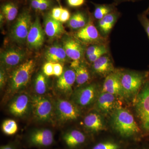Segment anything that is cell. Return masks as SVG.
<instances>
[{"instance_id": "6da1fadb", "label": "cell", "mask_w": 149, "mask_h": 149, "mask_svg": "<svg viewBox=\"0 0 149 149\" xmlns=\"http://www.w3.org/2000/svg\"><path fill=\"white\" fill-rule=\"evenodd\" d=\"M111 119L115 130L123 137H130L141 131L133 115L125 109L117 108L114 109Z\"/></svg>"}, {"instance_id": "7a4b0ae2", "label": "cell", "mask_w": 149, "mask_h": 149, "mask_svg": "<svg viewBox=\"0 0 149 149\" xmlns=\"http://www.w3.org/2000/svg\"><path fill=\"white\" fill-rule=\"evenodd\" d=\"M148 74L149 72L147 71H120L123 96L128 97L139 93L146 80Z\"/></svg>"}, {"instance_id": "3957f363", "label": "cell", "mask_w": 149, "mask_h": 149, "mask_svg": "<svg viewBox=\"0 0 149 149\" xmlns=\"http://www.w3.org/2000/svg\"><path fill=\"white\" fill-rule=\"evenodd\" d=\"M135 110L142 128L146 133H149V72L148 78L136 98Z\"/></svg>"}, {"instance_id": "277c9868", "label": "cell", "mask_w": 149, "mask_h": 149, "mask_svg": "<svg viewBox=\"0 0 149 149\" xmlns=\"http://www.w3.org/2000/svg\"><path fill=\"white\" fill-rule=\"evenodd\" d=\"M35 67V61L30 60L24 62L14 71L10 80L11 92H16L27 85Z\"/></svg>"}, {"instance_id": "5b68a950", "label": "cell", "mask_w": 149, "mask_h": 149, "mask_svg": "<svg viewBox=\"0 0 149 149\" xmlns=\"http://www.w3.org/2000/svg\"><path fill=\"white\" fill-rule=\"evenodd\" d=\"M26 141L29 147L47 148L54 143L52 131L47 128H40L32 130L27 135Z\"/></svg>"}, {"instance_id": "8992f818", "label": "cell", "mask_w": 149, "mask_h": 149, "mask_svg": "<svg viewBox=\"0 0 149 149\" xmlns=\"http://www.w3.org/2000/svg\"><path fill=\"white\" fill-rule=\"evenodd\" d=\"M32 23L31 15L28 12H24L21 14L11 32L13 40L18 43H23L27 41Z\"/></svg>"}, {"instance_id": "52a82bcc", "label": "cell", "mask_w": 149, "mask_h": 149, "mask_svg": "<svg viewBox=\"0 0 149 149\" xmlns=\"http://www.w3.org/2000/svg\"><path fill=\"white\" fill-rule=\"evenodd\" d=\"M34 116L40 121H48L53 112V106L49 100L40 95L32 97L31 102Z\"/></svg>"}, {"instance_id": "ba28073f", "label": "cell", "mask_w": 149, "mask_h": 149, "mask_svg": "<svg viewBox=\"0 0 149 149\" xmlns=\"http://www.w3.org/2000/svg\"><path fill=\"white\" fill-rule=\"evenodd\" d=\"M56 108L58 117L61 121L74 120L80 116V111L77 107L63 99H58L56 101Z\"/></svg>"}, {"instance_id": "9c48e42d", "label": "cell", "mask_w": 149, "mask_h": 149, "mask_svg": "<svg viewBox=\"0 0 149 149\" xmlns=\"http://www.w3.org/2000/svg\"><path fill=\"white\" fill-rule=\"evenodd\" d=\"M97 86L95 84L80 88L74 93L73 101L80 106H88L93 103L95 100L97 96Z\"/></svg>"}, {"instance_id": "30bf717a", "label": "cell", "mask_w": 149, "mask_h": 149, "mask_svg": "<svg viewBox=\"0 0 149 149\" xmlns=\"http://www.w3.org/2000/svg\"><path fill=\"white\" fill-rule=\"evenodd\" d=\"M76 37L81 41L86 43L104 44L105 39L100 35L97 29L90 21L85 27L77 31Z\"/></svg>"}, {"instance_id": "8fae6325", "label": "cell", "mask_w": 149, "mask_h": 149, "mask_svg": "<svg viewBox=\"0 0 149 149\" xmlns=\"http://www.w3.org/2000/svg\"><path fill=\"white\" fill-rule=\"evenodd\" d=\"M45 41V32L41 26L39 18L32 23L27 39L29 47L38 49L42 46Z\"/></svg>"}, {"instance_id": "7c38bea8", "label": "cell", "mask_w": 149, "mask_h": 149, "mask_svg": "<svg viewBox=\"0 0 149 149\" xmlns=\"http://www.w3.org/2000/svg\"><path fill=\"white\" fill-rule=\"evenodd\" d=\"M102 93H109L116 96H123L120 71H114L107 75L104 82Z\"/></svg>"}, {"instance_id": "4fadbf2b", "label": "cell", "mask_w": 149, "mask_h": 149, "mask_svg": "<svg viewBox=\"0 0 149 149\" xmlns=\"http://www.w3.org/2000/svg\"><path fill=\"white\" fill-rule=\"evenodd\" d=\"M29 96L21 94L17 96L10 104L9 109L10 113L16 117H22L26 114L30 106Z\"/></svg>"}, {"instance_id": "5bb4252c", "label": "cell", "mask_w": 149, "mask_h": 149, "mask_svg": "<svg viewBox=\"0 0 149 149\" xmlns=\"http://www.w3.org/2000/svg\"><path fill=\"white\" fill-rule=\"evenodd\" d=\"M62 139L68 148L74 149L80 146L86 140L85 134L77 130L67 131L62 136Z\"/></svg>"}, {"instance_id": "9a60e30c", "label": "cell", "mask_w": 149, "mask_h": 149, "mask_svg": "<svg viewBox=\"0 0 149 149\" xmlns=\"http://www.w3.org/2000/svg\"><path fill=\"white\" fill-rule=\"evenodd\" d=\"M63 47L67 56L72 61H80V59L83 56L84 49L77 40L73 38H68L65 40Z\"/></svg>"}, {"instance_id": "2e32d148", "label": "cell", "mask_w": 149, "mask_h": 149, "mask_svg": "<svg viewBox=\"0 0 149 149\" xmlns=\"http://www.w3.org/2000/svg\"><path fill=\"white\" fill-rule=\"evenodd\" d=\"M25 53L18 49H9L1 54V61L7 67L16 66L24 59Z\"/></svg>"}, {"instance_id": "e0dca14e", "label": "cell", "mask_w": 149, "mask_h": 149, "mask_svg": "<svg viewBox=\"0 0 149 149\" xmlns=\"http://www.w3.org/2000/svg\"><path fill=\"white\" fill-rule=\"evenodd\" d=\"M75 82H76L75 71L72 69H67L59 77L57 81L56 87L62 92L70 93L72 91V86Z\"/></svg>"}, {"instance_id": "ac0fdd59", "label": "cell", "mask_w": 149, "mask_h": 149, "mask_svg": "<svg viewBox=\"0 0 149 149\" xmlns=\"http://www.w3.org/2000/svg\"><path fill=\"white\" fill-rule=\"evenodd\" d=\"M93 69L96 73L100 75H108L114 71L111 59L107 54L93 63Z\"/></svg>"}, {"instance_id": "d6986e66", "label": "cell", "mask_w": 149, "mask_h": 149, "mask_svg": "<svg viewBox=\"0 0 149 149\" xmlns=\"http://www.w3.org/2000/svg\"><path fill=\"white\" fill-rule=\"evenodd\" d=\"M45 32L50 38H59L64 34L65 29L61 22L48 15L45 22Z\"/></svg>"}, {"instance_id": "ffe728a7", "label": "cell", "mask_w": 149, "mask_h": 149, "mask_svg": "<svg viewBox=\"0 0 149 149\" xmlns=\"http://www.w3.org/2000/svg\"><path fill=\"white\" fill-rule=\"evenodd\" d=\"M116 103V96L108 93H102L99 96L97 107L99 111L108 113L115 108Z\"/></svg>"}, {"instance_id": "44dd1931", "label": "cell", "mask_w": 149, "mask_h": 149, "mask_svg": "<svg viewBox=\"0 0 149 149\" xmlns=\"http://www.w3.org/2000/svg\"><path fill=\"white\" fill-rule=\"evenodd\" d=\"M67 57L64 48L57 45L50 47L46 52L47 60L54 63L64 61Z\"/></svg>"}, {"instance_id": "7402d4cb", "label": "cell", "mask_w": 149, "mask_h": 149, "mask_svg": "<svg viewBox=\"0 0 149 149\" xmlns=\"http://www.w3.org/2000/svg\"><path fill=\"white\" fill-rule=\"evenodd\" d=\"M118 17V14L113 12L99 20L98 28L104 36H107L109 34L117 21Z\"/></svg>"}, {"instance_id": "603a6c76", "label": "cell", "mask_w": 149, "mask_h": 149, "mask_svg": "<svg viewBox=\"0 0 149 149\" xmlns=\"http://www.w3.org/2000/svg\"><path fill=\"white\" fill-rule=\"evenodd\" d=\"M85 127L93 132H98L102 130L104 125L102 119L97 113H92L88 114L84 119Z\"/></svg>"}, {"instance_id": "cb8c5ba5", "label": "cell", "mask_w": 149, "mask_h": 149, "mask_svg": "<svg viewBox=\"0 0 149 149\" xmlns=\"http://www.w3.org/2000/svg\"><path fill=\"white\" fill-rule=\"evenodd\" d=\"M88 24L86 17L82 13L74 14L70 19L68 24L70 28L73 29H80L85 27Z\"/></svg>"}, {"instance_id": "d4e9b609", "label": "cell", "mask_w": 149, "mask_h": 149, "mask_svg": "<svg viewBox=\"0 0 149 149\" xmlns=\"http://www.w3.org/2000/svg\"><path fill=\"white\" fill-rule=\"evenodd\" d=\"M74 69L76 75V82L77 85H83L90 80V73L85 65L80 64Z\"/></svg>"}, {"instance_id": "484cf974", "label": "cell", "mask_w": 149, "mask_h": 149, "mask_svg": "<svg viewBox=\"0 0 149 149\" xmlns=\"http://www.w3.org/2000/svg\"><path fill=\"white\" fill-rule=\"evenodd\" d=\"M2 11L4 16L8 21L13 20L17 16L18 13L17 7L13 3H7L2 7Z\"/></svg>"}, {"instance_id": "4316f807", "label": "cell", "mask_w": 149, "mask_h": 149, "mask_svg": "<svg viewBox=\"0 0 149 149\" xmlns=\"http://www.w3.org/2000/svg\"><path fill=\"white\" fill-rule=\"evenodd\" d=\"M2 130L6 135L13 136L18 130V125L15 120L7 119L3 121L2 125Z\"/></svg>"}, {"instance_id": "83f0119b", "label": "cell", "mask_w": 149, "mask_h": 149, "mask_svg": "<svg viewBox=\"0 0 149 149\" xmlns=\"http://www.w3.org/2000/svg\"><path fill=\"white\" fill-rule=\"evenodd\" d=\"M35 92L40 95H44L47 91V81L45 76L42 73L37 75L35 80Z\"/></svg>"}, {"instance_id": "f1b7e54d", "label": "cell", "mask_w": 149, "mask_h": 149, "mask_svg": "<svg viewBox=\"0 0 149 149\" xmlns=\"http://www.w3.org/2000/svg\"><path fill=\"white\" fill-rule=\"evenodd\" d=\"M112 12H113V9L111 6L105 5H98L96 6L94 12V17L97 19L100 20Z\"/></svg>"}, {"instance_id": "f546056e", "label": "cell", "mask_w": 149, "mask_h": 149, "mask_svg": "<svg viewBox=\"0 0 149 149\" xmlns=\"http://www.w3.org/2000/svg\"><path fill=\"white\" fill-rule=\"evenodd\" d=\"M119 146L112 142H105L98 143L94 146L92 149H119Z\"/></svg>"}, {"instance_id": "4dcf8cb0", "label": "cell", "mask_w": 149, "mask_h": 149, "mask_svg": "<svg viewBox=\"0 0 149 149\" xmlns=\"http://www.w3.org/2000/svg\"><path fill=\"white\" fill-rule=\"evenodd\" d=\"M107 49L104 44H96L89 47L86 50V54L87 57L92 55L99 51Z\"/></svg>"}, {"instance_id": "1f68e13d", "label": "cell", "mask_w": 149, "mask_h": 149, "mask_svg": "<svg viewBox=\"0 0 149 149\" xmlns=\"http://www.w3.org/2000/svg\"><path fill=\"white\" fill-rule=\"evenodd\" d=\"M141 24L144 27L149 39V19L146 14L142 15L139 17Z\"/></svg>"}, {"instance_id": "d6a6232c", "label": "cell", "mask_w": 149, "mask_h": 149, "mask_svg": "<svg viewBox=\"0 0 149 149\" xmlns=\"http://www.w3.org/2000/svg\"><path fill=\"white\" fill-rule=\"evenodd\" d=\"M43 72L46 76L54 75V63L48 62L45 63L43 67Z\"/></svg>"}, {"instance_id": "836d02e7", "label": "cell", "mask_w": 149, "mask_h": 149, "mask_svg": "<svg viewBox=\"0 0 149 149\" xmlns=\"http://www.w3.org/2000/svg\"><path fill=\"white\" fill-rule=\"evenodd\" d=\"M108 53L107 49H105L99 51V52H97L89 56L88 57V60L91 63H94V62L97 61L98 59L100 58L102 56H103L104 55L107 54Z\"/></svg>"}, {"instance_id": "e575fe53", "label": "cell", "mask_w": 149, "mask_h": 149, "mask_svg": "<svg viewBox=\"0 0 149 149\" xmlns=\"http://www.w3.org/2000/svg\"><path fill=\"white\" fill-rule=\"evenodd\" d=\"M63 72V68L60 63H54V75L59 77Z\"/></svg>"}, {"instance_id": "d590c367", "label": "cell", "mask_w": 149, "mask_h": 149, "mask_svg": "<svg viewBox=\"0 0 149 149\" xmlns=\"http://www.w3.org/2000/svg\"><path fill=\"white\" fill-rule=\"evenodd\" d=\"M70 18V15L69 11L66 9L63 8L59 21L63 22H65L69 20Z\"/></svg>"}, {"instance_id": "8d00e7d4", "label": "cell", "mask_w": 149, "mask_h": 149, "mask_svg": "<svg viewBox=\"0 0 149 149\" xmlns=\"http://www.w3.org/2000/svg\"><path fill=\"white\" fill-rule=\"evenodd\" d=\"M62 10V8H55L52 10L51 16L54 19L59 21Z\"/></svg>"}, {"instance_id": "74e56055", "label": "cell", "mask_w": 149, "mask_h": 149, "mask_svg": "<svg viewBox=\"0 0 149 149\" xmlns=\"http://www.w3.org/2000/svg\"><path fill=\"white\" fill-rule=\"evenodd\" d=\"M0 149H18V144L16 142H11L1 146Z\"/></svg>"}, {"instance_id": "f35d334b", "label": "cell", "mask_w": 149, "mask_h": 149, "mask_svg": "<svg viewBox=\"0 0 149 149\" xmlns=\"http://www.w3.org/2000/svg\"><path fill=\"white\" fill-rule=\"evenodd\" d=\"M67 1L70 6L78 7L84 3L85 0H67Z\"/></svg>"}, {"instance_id": "ab89813d", "label": "cell", "mask_w": 149, "mask_h": 149, "mask_svg": "<svg viewBox=\"0 0 149 149\" xmlns=\"http://www.w3.org/2000/svg\"><path fill=\"white\" fill-rule=\"evenodd\" d=\"M50 6V2L48 0H42L40 3L39 10L44 11L46 10Z\"/></svg>"}, {"instance_id": "60d3db41", "label": "cell", "mask_w": 149, "mask_h": 149, "mask_svg": "<svg viewBox=\"0 0 149 149\" xmlns=\"http://www.w3.org/2000/svg\"><path fill=\"white\" fill-rule=\"evenodd\" d=\"M6 76L5 74L3 69H1L0 72V86L1 88H3L5 83Z\"/></svg>"}, {"instance_id": "b9f144b4", "label": "cell", "mask_w": 149, "mask_h": 149, "mask_svg": "<svg viewBox=\"0 0 149 149\" xmlns=\"http://www.w3.org/2000/svg\"><path fill=\"white\" fill-rule=\"evenodd\" d=\"M42 0H32L31 5L33 8L36 10H39L40 3Z\"/></svg>"}]
</instances>
